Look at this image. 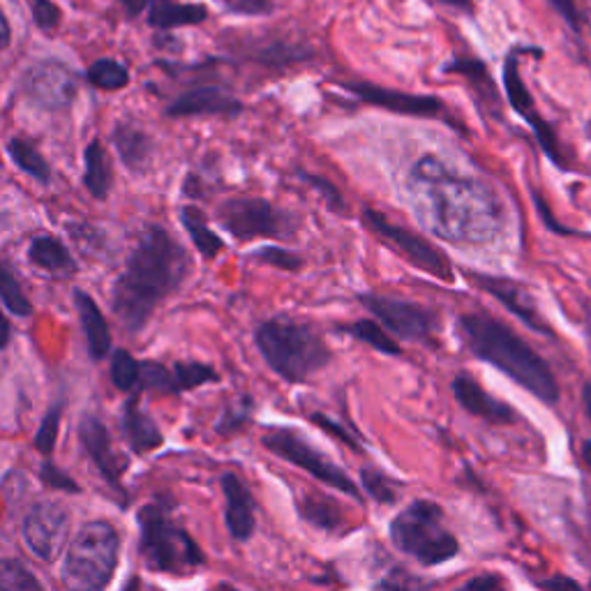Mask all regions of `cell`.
Wrapping results in <instances>:
<instances>
[{
  "label": "cell",
  "instance_id": "obj_1",
  "mask_svg": "<svg viewBox=\"0 0 591 591\" xmlns=\"http://www.w3.org/2000/svg\"><path fill=\"white\" fill-rule=\"evenodd\" d=\"M192 260L162 224L144 226L112 289V310L127 333H141L158 305L183 287Z\"/></svg>",
  "mask_w": 591,
  "mask_h": 591
},
{
  "label": "cell",
  "instance_id": "obj_2",
  "mask_svg": "<svg viewBox=\"0 0 591 591\" xmlns=\"http://www.w3.org/2000/svg\"><path fill=\"white\" fill-rule=\"evenodd\" d=\"M414 181L432 192L436 234L455 243H490L504 229V205L497 194L481 181L448 173L432 158H423L414 171Z\"/></svg>",
  "mask_w": 591,
  "mask_h": 591
},
{
  "label": "cell",
  "instance_id": "obj_3",
  "mask_svg": "<svg viewBox=\"0 0 591 591\" xmlns=\"http://www.w3.org/2000/svg\"><path fill=\"white\" fill-rule=\"evenodd\" d=\"M457 326L476 358L520 383L541 402H559V383L546 358L529 347L510 326L485 313L462 315Z\"/></svg>",
  "mask_w": 591,
  "mask_h": 591
},
{
  "label": "cell",
  "instance_id": "obj_4",
  "mask_svg": "<svg viewBox=\"0 0 591 591\" xmlns=\"http://www.w3.org/2000/svg\"><path fill=\"white\" fill-rule=\"evenodd\" d=\"M256 349L268 368L292 383H303L330 363V349L319 333L305 321L273 317L254 330Z\"/></svg>",
  "mask_w": 591,
  "mask_h": 591
},
{
  "label": "cell",
  "instance_id": "obj_5",
  "mask_svg": "<svg viewBox=\"0 0 591 591\" xmlns=\"http://www.w3.org/2000/svg\"><path fill=\"white\" fill-rule=\"evenodd\" d=\"M141 557L150 571L188 576L203 563V552L165 502L139 510Z\"/></svg>",
  "mask_w": 591,
  "mask_h": 591
},
{
  "label": "cell",
  "instance_id": "obj_6",
  "mask_svg": "<svg viewBox=\"0 0 591 591\" xmlns=\"http://www.w3.org/2000/svg\"><path fill=\"white\" fill-rule=\"evenodd\" d=\"M118 531L109 523H88L74 534L63 559V584L67 591H102L118 563Z\"/></svg>",
  "mask_w": 591,
  "mask_h": 591
},
{
  "label": "cell",
  "instance_id": "obj_7",
  "mask_svg": "<svg viewBox=\"0 0 591 591\" xmlns=\"http://www.w3.org/2000/svg\"><path fill=\"white\" fill-rule=\"evenodd\" d=\"M395 548L423 567H436L453 559L460 550L457 538L444 525V510L432 502H414L391 525Z\"/></svg>",
  "mask_w": 591,
  "mask_h": 591
},
{
  "label": "cell",
  "instance_id": "obj_8",
  "mask_svg": "<svg viewBox=\"0 0 591 591\" xmlns=\"http://www.w3.org/2000/svg\"><path fill=\"white\" fill-rule=\"evenodd\" d=\"M218 222L231 239H277L289 241L298 234V218L262 197H234L220 203Z\"/></svg>",
  "mask_w": 591,
  "mask_h": 591
},
{
  "label": "cell",
  "instance_id": "obj_9",
  "mask_svg": "<svg viewBox=\"0 0 591 591\" xmlns=\"http://www.w3.org/2000/svg\"><path fill=\"white\" fill-rule=\"evenodd\" d=\"M538 46H513L508 51V56L504 61V91H506V97H508V105L510 109L516 112L518 116L525 118V123L531 127V133L538 141V146H541V150L546 152V158L557 167V169H563L569 171L571 169V162L567 158V152H563L561 144H559V137L555 133V127L538 114L536 109V102L523 80V72H520V56L523 54H531V51H536Z\"/></svg>",
  "mask_w": 591,
  "mask_h": 591
},
{
  "label": "cell",
  "instance_id": "obj_10",
  "mask_svg": "<svg viewBox=\"0 0 591 591\" xmlns=\"http://www.w3.org/2000/svg\"><path fill=\"white\" fill-rule=\"evenodd\" d=\"M363 222L368 224L372 234H377L381 241L393 245L411 266H416L419 271L442 282H455V271H453V262L448 260V254L442 252L436 245H432L425 236H419L416 231L395 224L393 220L381 215L374 209H363Z\"/></svg>",
  "mask_w": 591,
  "mask_h": 591
},
{
  "label": "cell",
  "instance_id": "obj_11",
  "mask_svg": "<svg viewBox=\"0 0 591 591\" xmlns=\"http://www.w3.org/2000/svg\"><path fill=\"white\" fill-rule=\"evenodd\" d=\"M264 446L273 451L277 457L292 462V465L300 467L317 481H324L326 485L336 487V490L349 495L351 499H361V493L353 485V481L336 465V462L328 460L319 448H315L310 442L300 436L298 432L289 428H275L264 434Z\"/></svg>",
  "mask_w": 591,
  "mask_h": 591
},
{
  "label": "cell",
  "instance_id": "obj_12",
  "mask_svg": "<svg viewBox=\"0 0 591 591\" xmlns=\"http://www.w3.org/2000/svg\"><path fill=\"white\" fill-rule=\"evenodd\" d=\"M21 93L40 112L59 114L70 109L80 93V74L63 61L46 59L21 74Z\"/></svg>",
  "mask_w": 591,
  "mask_h": 591
},
{
  "label": "cell",
  "instance_id": "obj_13",
  "mask_svg": "<svg viewBox=\"0 0 591 591\" xmlns=\"http://www.w3.org/2000/svg\"><path fill=\"white\" fill-rule=\"evenodd\" d=\"M358 298L391 336L409 342H432L436 317L428 307L381 294H361Z\"/></svg>",
  "mask_w": 591,
  "mask_h": 591
},
{
  "label": "cell",
  "instance_id": "obj_14",
  "mask_svg": "<svg viewBox=\"0 0 591 591\" xmlns=\"http://www.w3.org/2000/svg\"><path fill=\"white\" fill-rule=\"evenodd\" d=\"M347 93L358 97L363 105L400 114V116H414V118H444L455 130H465L457 125L448 114L446 102L440 95H419V93H404L395 88H381L370 82H345L340 84Z\"/></svg>",
  "mask_w": 591,
  "mask_h": 591
},
{
  "label": "cell",
  "instance_id": "obj_15",
  "mask_svg": "<svg viewBox=\"0 0 591 591\" xmlns=\"http://www.w3.org/2000/svg\"><path fill=\"white\" fill-rule=\"evenodd\" d=\"M21 536L38 559L56 561L70 536V513L59 502H38L25 513Z\"/></svg>",
  "mask_w": 591,
  "mask_h": 591
},
{
  "label": "cell",
  "instance_id": "obj_16",
  "mask_svg": "<svg viewBox=\"0 0 591 591\" xmlns=\"http://www.w3.org/2000/svg\"><path fill=\"white\" fill-rule=\"evenodd\" d=\"M469 277L476 282L478 289H483L485 294H490L495 300H499L506 310L513 317H518L527 328L541 333V336H552L548 321L543 319L541 310H538L536 298L531 296V292L523 285V282L502 277V275H485V273H472Z\"/></svg>",
  "mask_w": 591,
  "mask_h": 591
},
{
  "label": "cell",
  "instance_id": "obj_17",
  "mask_svg": "<svg viewBox=\"0 0 591 591\" xmlns=\"http://www.w3.org/2000/svg\"><path fill=\"white\" fill-rule=\"evenodd\" d=\"M245 112L243 102L220 86H199L178 95L169 102L165 116L169 118H194V116H215V118H236Z\"/></svg>",
  "mask_w": 591,
  "mask_h": 591
},
{
  "label": "cell",
  "instance_id": "obj_18",
  "mask_svg": "<svg viewBox=\"0 0 591 591\" xmlns=\"http://www.w3.org/2000/svg\"><path fill=\"white\" fill-rule=\"evenodd\" d=\"M453 395L462 409H467L469 414L483 421L502 423V425L516 421V411H513L508 404L499 402L497 398H493L474 377L465 372L453 379Z\"/></svg>",
  "mask_w": 591,
  "mask_h": 591
},
{
  "label": "cell",
  "instance_id": "obj_19",
  "mask_svg": "<svg viewBox=\"0 0 591 591\" xmlns=\"http://www.w3.org/2000/svg\"><path fill=\"white\" fill-rule=\"evenodd\" d=\"M220 485H222V495H224L226 527H229L231 536L236 538V541H247V538L254 534V527H256L254 502H252L247 485L236 474H224Z\"/></svg>",
  "mask_w": 591,
  "mask_h": 591
},
{
  "label": "cell",
  "instance_id": "obj_20",
  "mask_svg": "<svg viewBox=\"0 0 591 591\" xmlns=\"http://www.w3.org/2000/svg\"><path fill=\"white\" fill-rule=\"evenodd\" d=\"M80 436H82L84 448L88 451V455L93 457L97 469L102 472V476H105L109 483L118 485L120 474L125 469V460L112 446L105 423H102L97 416L86 414L82 419V425H80Z\"/></svg>",
  "mask_w": 591,
  "mask_h": 591
},
{
  "label": "cell",
  "instance_id": "obj_21",
  "mask_svg": "<svg viewBox=\"0 0 591 591\" xmlns=\"http://www.w3.org/2000/svg\"><path fill=\"white\" fill-rule=\"evenodd\" d=\"M112 144L118 152L123 165L135 171L144 173L150 167L152 152H156V144H152L150 135L144 133L139 125L133 120H118L112 130Z\"/></svg>",
  "mask_w": 591,
  "mask_h": 591
},
{
  "label": "cell",
  "instance_id": "obj_22",
  "mask_svg": "<svg viewBox=\"0 0 591 591\" xmlns=\"http://www.w3.org/2000/svg\"><path fill=\"white\" fill-rule=\"evenodd\" d=\"M72 300L76 305V313H80L88 353L93 361H102V358H107L112 353V330H109L107 317L102 315L95 298L86 294L84 289H74Z\"/></svg>",
  "mask_w": 591,
  "mask_h": 591
},
{
  "label": "cell",
  "instance_id": "obj_23",
  "mask_svg": "<svg viewBox=\"0 0 591 591\" xmlns=\"http://www.w3.org/2000/svg\"><path fill=\"white\" fill-rule=\"evenodd\" d=\"M123 432L127 434V442L137 453H148L162 444V432L146 411L141 409L137 395L125 402L123 409Z\"/></svg>",
  "mask_w": 591,
  "mask_h": 591
},
{
  "label": "cell",
  "instance_id": "obj_24",
  "mask_svg": "<svg viewBox=\"0 0 591 591\" xmlns=\"http://www.w3.org/2000/svg\"><path fill=\"white\" fill-rule=\"evenodd\" d=\"M84 186L93 199L105 201L114 186V165L99 139H93L84 150Z\"/></svg>",
  "mask_w": 591,
  "mask_h": 591
},
{
  "label": "cell",
  "instance_id": "obj_25",
  "mask_svg": "<svg viewBox=\"0 0 591 591\" xmlns=\"http://www.w3.org/2000/svg\"><path fill=\"white\" fill-rule=\"evenodd\" d=\"M29 260L38 268L59 277L76 273V260L70 247L56 236H35L29 245Z\"/></svg>",
  "mask_w": 591,
  "mask_h": 591
},
{
  "label": "cell",
  "instance_id": "obj_26",
  "mask_svg": "<svg viewBox=\"0 0 591 591\" xmlns=\"http://www.w3.org/2000/svg\"><path fill=\"white\" fill-rule=\"evenodd\" d=\"M446 74H460L472 84L476 97L485 109H490L495 116H499V93L493 82L490 72H487L485 63L478 59H455L444 67Z\"/></svg>",
  "mask_w": 591,
  "mask_h": 591
},
{
  "label": "cell",
  "instance_id": "obj_27",
  "mask_svg": "<svg viewBox=\"0 0 591 591\" xmlns=\"http://www.w3.org/2000/svg\"><path fill=\"white\" fill-rule=\"evenodd\" d=\"M209 19V8L203 3H176V0H165L148 12V25L158 31H173L183 25H199Z\"/></svg>",
  "mask_w": 591,
  "mask_h": 591
},
{
  "label": "cell",
  "instance_id": "obj_28",
  "mask_svg": "<svg viewBox=\"0 0 591 591\" xmlns=\"http://www.w3.org/2000/svg\"><path fill=\"white\" fill-rule=\"evenodd\" d=\"M181 222L188 231V236L197 252L203 256V260H218L224 250V241L211 229L209 220H205L203 211L194 203H188L181 209Z\"/></svg>",
  "mask_w": 591,
  "mask_h": 591
},
{
  "label": "cell",
  "instance_id": "obj_29",
  "mask_svg": "<svg viewBox=\"0 0 591 591\" xmlns=\"http://www.w3.org/2000/svg\"><path fill=\"white\" fill-rule=\"evenodd\" d=\"M8 156L23 173H29L33 181H38L42 186L51 183V165L38 150V146L31 144L25 137H12L8 141Z\"/></svg>",
  "mask_w": 591,
  "mask_h": 591
},
{
  "label": "cell",
  "instance_id": "obj_30",
  "mask_svg": "<svg viewBox=\"0 0 591 591\" xmlns=\"http://www.w3.org/2000/svg\"><path fill=\"white\" fill-rule=\"evenodd\" d=\"M340 330L347 333V336L356 338L358 342L372 347L379 353H387V356H400L402 353V349L395 342V338L377 319H358L353 324L340 326Z\"/></svg>",
  "mask_w": 591,
  "mask_h": 591
},
{
  "label": "cell",
  "instance_id": "obj_31",
  "mask_svg": "<svg viewBox=\"0 0 591 591\" xmlns=\"http://www.w3.org/2000/svg\"><path fill=\"white\" fill-rule=\"evenodd\" d=\"M86 82L99 91H123L130 86V70L116 59H97L86 70Z\"/></svg>",
  "mask_w": 591,
  "mask_h": 591
},
{
  "label": "cell",
  "instance_id": "obj_32",
  "mask_svg": "<svg viewBox=\"0 0 591 591\" xmlns=\"http://www.w3.org/2000/svg\"><path fill=\"white\" fill-rule=\"evenodd\" d=\"M307 59H313V49H307L305 44H296V42H285V40L264 44L254 54V61H260L268 67H287V65L303 63Z\"/></svg>",
  "mask_w": 591,
  "mask_h": 591
},
{
  "label": "cell",
  "instance_id": "obj_33",
  "mask_svg": "<svg viewBox=\"0 0 591 591\" xmlns=\"http://www.w3.org/2000/svg\"><path fill=\"white\" fill-rule=\"evenodd\" d=\"M109 377L118 391L133 393L141 387V363L127 349H116L112 353Z\"/></svg>",
  "mask_w": 591,
  "mask_h": 591
},
{
  "label": "cell",
  "instance_id": "obj_34",
  "mask_svg": "<svg viewBox=\"0 0 591 591\" xmlns=\"http://www.w3.org/2000/svg\"><path fill=\"white\" fill-rule=\"evenodd\" d=\"M0 296H3V305L10 315L19 319L33 315V303L25 296L21 282L12 273L10 264H3V271H0Z\"/></svg>",
  "mask_w": 591,
  "mask_h": 591
},
{
  "label": "cell",
  "instance_id": "obj_35",
  "mask_svg": "<svg viewBox=\"0 0 591 591\" xmlns=\"http://www.w3.org/2000/svg\"><path fill=\"white\" fill-rule=\"evenodd\" d=\"M173 391L183 393L203 387V383H215L220 381L218 372L211 366L203 363H173Z\"/></svg>",
  "mask_w": 591,
  "mask_h": 591
},
{
  "label": "cell",
  "instance_id": "obj_36",
  "mask_svg": "<svg viewBox=\"0 0 591 591\" xmlns=\"http://www.w3.org/2000/svg\"><path fill=\"white\" fill-rule=\"evenodd\" d=\"M0 591H44L38 578L17 559L0 563Z\"/></svg>",
  "mask_w": 591,
  "mask_h": 591
},
{
  "label": "cell",
  "instance_id": "obj_37",
  "mask_svg": "<svg viewBox=\"0 0 591 591\" xmlns=\"http://www.w3.org/2000/svg\"><path fill=\"white\" fill-rule=\"evenodd\" d=\"M296 173H298V178L305 186H310L315 192L321 194V199L328 203V209L333 213H340V215L347 213V201H345V197H342V192H340V188L336 183L328 181L326 176L305 171V169H298Z\"/></svg>",
  "mask_w": 591,
  "mask_h": 591
},
{
  "label": "cell",
  "instance_id": "obj_38",
  "mask_svg": "<svg viewBox=\"0 0 591 591\" xmlns=\"http://www.w3.org/2000/svg\"><path fill=\"white\" fill-rule=\"evenodd\" d=\"M300 513L305 520L321 529H336L340 523V513L326 497H305L300 502Z\"/></svg>",
  "mask_w": 591,
  "mask_h": 591
},
{
  "label": "cell",
  "instance_id": "obj_39",
  "mask_svg": "<svg viewBox=\"0 0 591 591\" xmlns=\"http://www.w3.org/2000/svg\"><path fill=\"white\" fill-rule=\"evenodd\" d=\"M254 260L266 264V266H271V268L287 271V273H298L305 266L300 254H296V252H292L287 247H275V245L262 247L260 252L254 254Z\"/></svg>",
  "mask_w": 591,
  "mask_h": 591
},
{
  "label": "cell",
  "instance_id": "obj_40",
  "mask_svg": "<svg viewBox=\"0 0 591 591\" xmlns=\"http://www.w3.org/2000/svg\"><path fill=\"white\" fill-rule=\"evenodd\" d=\"M61 416H63V404L59 402V404H54L46 411V416L42 419V425H40V430L35 434V448L46 457L54 453V448H56Z\"/></svg>",
  "mask_w": 591,
  "mask_h": 591
},
{
  "label": "cell",
  "instance_id": "obj_41",
  "mask_svg": "<svg viewBox=\"0 0 591 591\" xmlns=\"http://www.w3.org/2000/svg\"><path fill=\"white\" fill-rule=\"evenodd\" d=\"M361 481L372 499L379 504H393L398 499V483L377 469H363Z\"/></svg>",
  "mask_w": 591,
  "mask_h": 591
},
{
  "label": "cell",
  "instance_id": "obj_42",
  "mask_svg": "<svg viewBox=\"0 0 591 591\" xmlns=\"http://www.w3.org/2000/svg\"><path fill=\"white\" fill-rule=\"evenodd\" d=\"M31 14L42 33H54L63 21V10L54 0H31Z\"/></svg>",
  "mask_w": 591,
  "mask_h": 591
},
{
  "label": "cell",
  "instance_id": "obj_43",
  "mask_svg": "<svg viewBox=\"0 0 591 591\" xmlns=\"http://www.w3.org/2000/svg\"><path fill=\"white\" fill-rule=\"evenodd\" d=\"M224 8L239 17H271L275 12L273 0H224Z\"/></svg>",
  "mask_w": 591,
  "mask_h": 591
},
{
  "label": "cell",
  "instance_id": "obj_44",
  "mask_svg": "<svg viewBox=\"0 0 591 591\" xmlns=\"http://www.w3.org/2000/svg\"><path fill=\"white\" fill-rule=\"evenodd\" d=\"M250 411H252V400L250 398H243L239 404L234 407H226V411L222 414L220 423H218V432H231V430H239L243 428V423L247 421L250 416Z\"/></svg>",
  "mask_w": 591,
  "mask_h": 591
},
{
  "label": "cell",
  "instance_id": "obj_45",
  "mask_svg": "<svg viewBox=\"0 0 591 591\" xmlns=\"http://www.w3.org/2000/svg\"><path fill=\"white\" fill-rule=\"evenodd\" d=\"M548 3L552 6V10L569 23V29L573 33H582L584 29V12L580 10L578 0H548Z\"/></svg>",
  "mask_w": 591,
  "mask_h": 591
},
{
  "label": "cell",
  "instance_id": "obj_46",
  "mask_svg": "<svg viewBox=\"0 0 591 591\" xmlns=\"http://www.w3.org/2000/svg\"><path fill=\"white\" fill-rule=\"evenodd\" d=\"M534 203H536L538 213H541V220L546 222V226H548L550 231H555V234H559V236H576V239H580V236H582V239H591L589 234H584V231H578V229H571V226L559 224V222L552 218L550 205L543 201V197L538 194V192H534Z\"/></svg>",
  "mask_w": 591,
  "mask_h": 591
},
{
  "label": "cell",
  "instance_id": "obj_47",
  "mask_svg": "<svg viewBox=\"0 0 591 591\" xmlns=\"http://www.w3.org/2000/svg\"><path fill=\"white\" fill-rule=\"evenodd\" d=\"M40 476H42V481L46 483V485H51V487H56V490H65V493H80V487H76V483L67 476V474H63L56 465H54V462H51V460H46V462H42V469H40Z\"/></svg>",
  "mask_w": 591,
  "mask_h": 591
},
{
  "label": "cell",
  "instance_id": "obj_48",
  "mask_svg": "<svg viewBox=\"0 0 591 591\" xmlns=\"http://www.w3.org/2000/svg\"><path fill=\"white\" fill-rule=\"evenodd\" d=\"M457 591H506V582L497 573H481L467 580Z\"/></svg>",
  "mask_w": 591,
  "mask_h": 591
},
{
  "label": "cell",
  "instance_id": "obj_49",
  "mask_svg": "<svg viewBox=\"0 0 591 591\" xmlns=\"http://www.w3.org/2000/svg\"><path fill=\"white\" fill-rule=\"evenodd\" d=\"M538 587H541L543 591H584L582 584H578L573 578L569 576H552V578H546L538 582Z\"/></svg>",
  "mask_w": 591,
  "mask_h": 591
},
{
  "label": "cell",
  "instance_id": "obj_50",
  "mask_svg": "<svg viewBox=\"0 0 591 591\" xmlns=\"http://www.w3.org/2000/svg\"><path fill=\"white\" fill-rule=\"evenodd\" d=\"M118 3L123 6V10H125L127 17L137 19V17H141L146 10L150 12L156 6L165 3V0H118Z\"/></svg>",
  "mask_w": 591,
  "mask_h": 591
},
{
  "label": "cell",
  "instance_id": "obj_51",
  "mask_svg": "<svg viewBox=\"0 0 591 591\" xmlns=\"http://www.w3.org/2000/svg\"><path fill=\"white\" fill-rule=\"evenodd\" d=\"M315 423H319L324 430H328V432H333V434H338L340 436V440L342 442H347V446H353V448H358L356 444H353V440H351V436L347 434V432H342V428L336 423V421H330V419H326L324 414H313L310 416Z\"/></svg>",
  "mask_w": 591,
  "mask_h": 591
},
{
  "label": "cell",
  "instance_id": "obj_52",
  "mask_svg": "<svg viewBox=\"0 0 591 591\" xmlns=\"http://www.w3.org/2000/svg\"><path fill=\"white\" fill-rule=\"evenodd\" d=\"M411 580L409 576H402V573H391L387 580L381 582V587H387L389 591H411Z\"/></svg>",
  "mask_w": 591,
  "mask_h": 591
},
{
  "label": "cell",
  "instance_id": "obj_53",
  "mask_svg": "<svg viewBox=\"0 0 591 591\" xmlns=\"http://www.w3.org/2000/svg\"><path fill=\"white\" fill-rule=\"evenodd\" d=\"M428 3H432V6H444V8H451V10L462 12V14H472L474 12L472 0H428Z\"/></svg>",
  "mask_w": 591,
  "mask_h": 591
},
{
  "label": "cell",
  "instance_id": "obj_54",
  "mask_svg": "<svg viewBox=\"0 0 591 591\" xmlns=\"http://www.w3.org/2000/svg\"><path fill=\"white\" fill-rule=\"evenodd\" d=\"M582 407L591 421V383H584V389H582Z\"/></svg>",
  "mask_w": 591,
  "mask_h": 591
},
{
  "label": "cell",
  "instance_id": "obj_55",
  "mask_svg": "<svg viewBox=\"0 0 591 591\" xmlns=\"http://www.w3.org/2000/svg\"><path fill=\"white\" fill-rule=\"evenodd\" d=\"M10 338H12V324H10V319H3V340H0L3 342V347L10 345Z\"/></svg>",
  "mask_w": 591,
  "mask_h": 591
},
{
  "label": "cell",
  "instance_id": "obj_56",
  "mask_svg": "<svg viewBox=\"0 0 591 591\" xmlns=\"http://www.w3.org/2000/svg\"><path fill=\"white\" fill-rule=\"evenodd\" d=\"M10 35H12V29H10V21H8V17L3 14V46H10Z\"/></svg>",
  "mask_w": 591,
  "mask_h": 591
},
{
  "label": "cell",
  "instance_id": "obj_57",
  "mask_svg": "<svg viewBox=\"0 0 591 591\" xmlns=\"http://www.w3.org/2000/svg\"><path fill=\"white\" fill-rule=\"evenodd\" d=\"M582 457H584L587 465L591 467V440H589V442H584V446H582Z\"/></svg>",
  "mask_w": 591,
  "mask_h": 591
},
{
  "label": "cell",
  "instance_id": "obj_58",
  "mask_svg": "<svg viewBox=\"0 0 591 591\" xmlns=\"http://www.w3.org/2000/svg\"><path fill=\"white\" fill-rule=\"evenodd\" d=\"M123 591H141V584H139V578H130V582L125 584Z\"/></svg>",
  "mask_w": 591,
  "mask_h": 591
},
{
  "label": "cell",
  "instance_id": "obj_59",
  "mask_svg": "<svg viewBox=\"0 0 591 591\" xmlns=\"http://www.w3.org/2000/svg\"><path fill=\"white\" fill-rule=\"evenodd\" d=\"M211 591H239V589H234V587H229V584H218V587H213Z\"/></svg>",
  "mask_w": 591,
  "mask_h": 591
}]
</instances>
